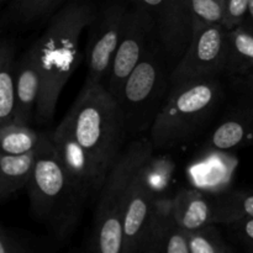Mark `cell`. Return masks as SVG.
I'll use <instances>...</instances> for the list:
<instances>
[{
  "mask_svg": "<svg viewBox=\"0 0 253 253\" xmlns=\"http://www.w3.org/2000/svg\"><path fill=\"white\" fill-rule=\"evenodd\" d=\"M95 17L88 1L73 0L56 11L35 42L42 79L35 116L39 125H51L53 121L62 90L81 63L82 35Z\"/></svg>",
  "mask_w": 253,
  "mask_h": 253,
  "instance_id": "cell-1",
  "label": "cell"
},
{
  "mask_svg": "<svg viewBox=\"0 0 253 253\" xmlns=\"http://www.w3.org/2000/svg\"><path fill=\"white\" fill-rule=\"evenodd\" d=\"M64 118L77 140L85 148L103 185L123 152L127 137L125 118L118 99L104 83L84 82L72 108Z\"/></svg>",
  "mask_w": 253,
  "mask_h": 253,
  "instance_id": "cell-2",
  "label": "cell"
},
{
  "mask_svg": "<svg viewBox=\"0 0 253 253\" xmlns=\"http://www.w3.org/2000/svg\"><path fill=\"white\" fill-rule=\"evenodd\" d=\"M27 188L32 215L56 240L69 239L81 222L88 199L62 166L51 132H41L35 169Z\"/></svg>",
  "mask_w": 253,
  "mask_h": 253,
  "instance_id": "cell-3",
  "label": "cell"
},
{
  "mask_svg": "<svg viewBox=\"0 0 253 253\" xmlns=\"http://www.w3.org/2000/svg\"><path fill=\"white\" fill-rule=\"evenodd\" d=\"M151 138L132 141L121 152L99 190L94 211L89 251L121 253L124 241V219L131 187L142 166L153 156Z\"/></svg>",
  "mask_w": 253,
  "mask_h": 253,
  "instance_id": "cell-4",
  "label": "cell"
},
{
  "mask_svg": "<svg viewBox=\"0 0 253 253\" xmlns=\"http://www.w3.org/2000/svg\"><path fill=\"white\" fill-rule=\"evenodd\" d=\"M222 100L220 78L187 82L170 88L150 128L155 148L168 150L194 140L214 118Z\"/></svg>",
  "mask_w": 253,
  "mask_h": 253,
  "instance_id": "cell-5",
  "label": "cell"
},
{
  "mask_svg": "<svg viewBox=\"0 0 253 253\" xmlns=\"http://www.w3.org/2000/svg\"><path fill=\"white\" fill-rule=\"evenodd\" d=\"M172 71L157 39L131 72L118 98L127 136L140 135L153 125L169 94Z\"/></svg>",
  "mask_w": 253,
  "mask_h": 253,
  "instance_id": "cell-6",
  "label": "cell"
},
{
  "mask_svg": "<svg viewBox=\"0 0 253 253\" xmlns=\"http://www.w3.org/2000/svg\"><path fill=\"white\" fill-rule=\"evenodd\" d=\"M229 30L193 16L192 41L170 73V88L187 82L226 76Z\"/></svg>",
  "mask_w": 253,
  "mask_h": 253,
  "instance_id": "cell-7",
  "label": "cell"
},
{
  "mask_svg": "<svg viewBox=\"0 0 253 253\" xmlns=\"http://www.w3.org/2000/svg\"><path fill=\"white\" fill-rule=\"evenodd\" d=\"M157 39L152 14L140 5L128 10L125 29L105 82L106 88L116 99L120 95L124 83L131 72Z\"/></svg>",
  "mask_w": 253,
  "mask_h": 253,
  "instance_id": "cell-8",
  "label": "cell"
},
{
  "mask_svg": "<svg viewBox=\"0 0 253 253\" xmlns=\"http://www.w3.org/2000/svg\"><path fill=\"white\" fill-rule=\"evenodd\" d=\"M146 7L155 20L157 37L172 69L189 47L193 35V14L185 0H132Z\"/></svg>",
  "mask_w": 253,
  "mask_h": 253,
  "instance_id": "cell-9",
  "label": "cell"
},
{
  "mask_svg": "<svg viewBox=\"0 0 253 253\" xmlns=\"http://www.w3.org/2000/svg\"><path fill=\"white\" fill-rule=\"evenodd\" d=\"M127 11L120 4L110 5L90 25V39L85 52L88 83L105 84L125 29Z\"/></svg>",
  "mask_w": 253,
  "mask_h": 253,
  "instance_id": "cell-10",
  "label": "cell"
},
{
  "mask_svg": "<svg viewBox=\"0 0 253 253\" xmlns=\"http://www.w3.org/2000/svg\"><path fill=\"white\" fill-rule=\"evenodd\" d=\"M138 252L190 253L189 230L180 226L173 214V198L157 195Z\"/></svg>",
  "mask_w": 253,
  "mask_h": 253,
  "instance_id": "cell-11",
  "label": "cell"
},
{
  "mask_svg": "<svg viewBox=\"0 0 253 253\" xmlns=\"http://www.w3.org/2000/svg\"><path fill=\"white\" fill-rule=\"evenodd\" d=\"M56 152L64 169L71 175L85 199L96 194L101 185L96 175L95 167L85 148L79 143L66 118L51 132Z\"/></svg>",
  "mask_w": 253,
  "mask_h": 253,
  "instance_id": "cell-12",
  "label": "cell"
},
{
  "mask_svg": "<svg viewBox=\"0 0 253 253\" xmlns=\"http://www.w3.org/2000/svg\"><path fill=\"white\" fill-rule=\"evenodd\" d=\"M151 160V158H150ZM148 160V161H150ZM147 161V162H148ZM146 162V163H147ZM145 163V165H146ZM145 165L136 175L124 219V241L121 253H137L152 214L157 192L151 185Z\"/></svg>",
  "mask_w": 253,
  "mask_h": 253,
  "instance_id": "cell-13",
  "label": "cell"
},
{
  "mask_svg": "<svg viewBox=\"0 0 253 253\" xmlns=\"http://www.w3.org/2000/svg\"><path fill=\"white\" fill-rule=\"evenodd\" d=\"M41 84L37 47L32 43L16 61V100L12 123L31 125L36 116Z\"/></svg>",
  "mask_w": 253,
  "mask_h": 253,
  "instance_id": "cell-14",
  "label": "cell"
},
{
  "mask_svg": "<svg viewBox=\"0 0 253 253\" xmlns=\"http://www.w3.org/2000/svg\"><path fill=\"white\" fill-rule=\"evenodd\" d=\"M250 146H253V99L244 96L215 127L207 147L226 152Z\"/></svg>",
  "mask_w": 253,
  "mask_h": 253,
  "instance_id": "cell-15",
  "label": "cell"
},
{
  "mask_svg": "<svg viewBox=\"0 0 253 253\" xmlns=\"http://www.w3.org/2000/svg\"><path fill=\"white\" fill-rule=\"evenodd\" d=\"M211 151L212 155L202 158L192 166L189 177L198 189L219 194L227 189L226 185L234 174L237 161L225 155V151Z\"/></svg>",
  "mask_w": 253,
  "mask_h": 253,
  "instance_id": "cell-16",
  "label": "cell"
},
{
  "mask_svg": "<svg viewBox=\"0 0 253 253\" xmlns=\"http://www.w3.org/2000/svg\"><path fill=\"white\" fill-rule=\"evenodd\" d=\"M173 214L180 226L192 231L211 222V200L198 188H183L173 197Z\"/></svg>",
  "mask_w": 253,
  "mask_h": 253,
  "instance_id": "cell-17",
  "label": "cell"
},
{
  "mask_svg": "<svg viewBox=\"0 0 253 253\" xmlns=\"http://www.w3.org/2000/svg\"><path fill=\"white\" fill-rule=\"evenodd\" d=\"M16 61L14 42L4 37L0 43V126L14 121Z\"/></svg>",
  "mask_w": 253,
  "mask_h": 253,
  "instance_id": "cell-18",
  "label": "cell"
},
{
  "mask_svg": "<svg viewBox=\"0 0 253 253\" xmlns=\"http://www.w3.org/2000/svg\"><path fill=\"white\" fill-rule=\"evenodd\" d=\"M36 150L24 155H0V199L6 200L27 187L35 169Z\"/></svg>",
  "mask_w": 253,
  "mask_h": 253,
  "instance_id": "cell-19",
  "label": "cell"
},
{
  "mask_svg": "<svg viewBox=\"0 0 253 253\" xmlns=\"http://www.w3.org/2000/svg\"><path fill=\"white\" fill-rule=\"evenodd\" d=\"M212 224L230 225L244 216L253 217V193L247 190H224L211 200Z\"/></svg>",
  "mask_w": 253,
  "mask_h": 253,
  "instance_id": "cell-20",
  "label": "cell"
},
{
  "mask_svg": "<svg viewBox=\"0 0 253 253\" xmlns=\"http://www.w3.org/2000/svg\"><path fill=\"white\" fill-rule=\"evenodd\" d=\"M253 73V34L244 26L229 31V58L226 76L229 78Z\"/></svg>",
  "mask_w": 253,
  "mask_h": 253,
  "instance_id": "cell-21",
  "label": "cell"
},
{
  "mask_svg": "<svg viewBox=\"0 0 253 253\" xmlns=\"http://www.w3.org/2000/svg\"><path fill=\"white\" fill-rule=\"evenodd\" d=\"M41 132L30 125L9 123L0 126V147L5 155H24L35 151L40 143Z\"/></svg>",
  "mask_w": 253,
  "mask_h": 253,
  "instance_id": "cell-22",
  "label": "cell"
},
{
  "mask_svg": "<svg viewBox=\"0 0 253 253\" xmlns=\"http://www.w3.org/2000/svg\"><path fill=\"white\" fill-rule=\"evenodd\" d=\"M66 0H15L10 19L15 26H31L49 16Z\"/></svg>",
  "mask_w": 253,
  "mask_h": 253,
  "instance_id": "cell-23",
  "label": "cell"
},
{
  "mask_svg": "<svg viewBox=\"0 0 253 253\" xmlns=\"http://www.w3.org/2000/svg\"><path fill=\"white\" fill-rule=\"evenodd\" d=\"M189 250L190 253H229L232 251L212 222L189 231Z\"/></svg>",
  "mask_w": 253,
  "mask_h": 253,
  "instance_id": "cell-24",
  "label": "cell"
},
{
  "mask_svg": "<svg viewBox=\"0 0 253 253\" xmlns=\"http://www.w3.org/2000/svg\"><path fill=\"white\" fill-rule=\"evenodd\" d=\"M37 249L31 237L12 229H0V253H34Z\"/></svg>",
  "mask_w": 253,
  "mask_h": 253,
  "instance_id": "cell-25",
  "label": "cell"
},
{
  "mask_svg": "<svg viewBox=\"0 0 253 253\" xmlns=\"http://www.w3.org/2000/svg\"><path fill=\"white\" fill-rule=\"evenodd\" d=\"M173 167L174 166H173L172 161L167 160V158L155 160L153 156L145 165V169L151 182V185L157 192L158 195L162 194V190L169 183Z\"/></svg>",
  "mask_w": 253,
  "mask_h": 253,
  "instance_id": "cell-26",
  "label": "cell"
},
{
  "mask_svg": "<svg viewBox=\"0 0 253 253\" xmlns=\"http://www.w3.org/2000/svg\"><path fill=\"white\" fill-rule=\"evenodd\" d=\"M193 16L207 22L221 24L225 0H185Z\"/></svg>",
  "mask_w": 253,
  "mask_h": 253,
  "instance_id": "cell-27",
  "label": "cell"
},
{
  "mask_svg": "<svg viewBox=\"0 0 253 253\" xmlns=\"http://www.w3.org/2000/svg\"><path fill=\"white\" fill-rule=\"evenodd\" d=\"M250 0H225L221 25L227 30L241 26L249 10Z\"/></svg>",
  "mask_w": 253,
  "mask_h": 253,
  "instance_id": "cell-28",
  "label": "cell"
},
{
  "mask_svg": "<svg viewBox=\"0 0 253 253\" xmlns=\"http://www.w3.org/2000/svg\"><path fill=\"white\" fill-rule=\"evenodd\" d=\"M230 226H231L236 239L247 250L253 251V217L244 216L230 224Z\"/></svg>",
  "mask_w": 253,
  "mask_h": 253,
  "instance_id": "cell-29",
  "label": "cell"
},
{
  "mask_svg": "<svg viewBox=\"0 0 253 253\" xmlns=\"http://www.w3.org/2000/svg\"><path fill=\"white\" fill-rule=\"evenodd\" d=\"M231 79V84L236 90L244 96L253 99V73L246 74L241 77H234Z\"/></svg>",
  "mask_w": 253,
  "mask_h": 253,
  "instance_id": "cell-30",
  "label": "cell"
},
{
  "mask_svg": "<svg viewBox=\"0 0 253 253\" xmlns=\"http://www.w3.org/2000/svg\"><path fill=\"white\" fill-rule=\"evenodd\" d=\"M241 26H244L245 29H247L253 34V0H250L249 10H247V14L245 16V20Z\"/></svg>",
  "mask_w": 253,
  "mask_h": 253,
  "instance_id": "cell-31",
  "label": "cell"
},
{
  "mask_svg": "<svg viewBox=\"0 0 253 253\" xmlns=\"http://www.w3.org/2000/svg\"><path fill=\"white\" fill-rule=\"evenodd\" d=\"M1 2H6V1H15V0H0Z\"/></svg>",
  "mask_w": 253,
  "mask_h": 253,
  "instance_id": "cell-32",
  "label": "cell"
}]
</instances>
